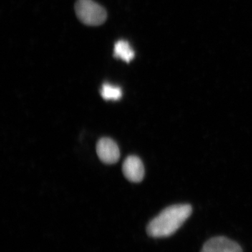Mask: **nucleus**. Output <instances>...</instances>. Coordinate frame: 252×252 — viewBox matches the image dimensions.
<instances>
[{
    "instance_id": "2",
    "label": "nucleus",
    "mask_w": 252,
    "mask_h": 252,
    "mask_svg": "<svg viewBox=\"0 0 252 252\" xmlns=\"http://www.w3.org/2000/svg\"><path fill=\"white\" fill-rule=\"evenodd\" d=\"M75 11L78 18L87 26H100L107 19L105 9L93 0H78Z\"/></svg>"
},
{
    "instance_id": "5",
    "label": "nucleus",
    "mask_w": 252,
    "mask_h": 252,
    "mask_svg": "<svg viewBox=\"0 0 252 252\" xmlns=\"http://www.w3.org/2000/svg\"><path fill=\"white\" fill-rule=\"evenodd\" d=\"M123 172L130 182L135 183L142 182L144 177V167L142 160L135 156L127 157L123 165Z\"/></svg>"
},
{
    "instance_id": "1",
    "label": "nucleus",
    "mask_w": 252,
    "mask_h": 252,
    "mask_svg": "<svg viewBox=\"0 0 252 252\" xmlns=\"http://www.w3.org/2000/svg\"><path fill=\"white\" fill-rule=\"evenodd\" d=\"M189 204H178L166 207L149 222L147 231L154 238H164L175 234L191 215Z\"/></svg>"
},
{
    "instance_id": "6",
    "label": "nucleus",
    "mask_w": 252,
    "mask_h": 252,
    "mask_svg": "<svg viewBox=\"0 0 252 252\" xmlns=\"http://www.w3.org/2000/svg\"><path fill=\"white\" fill-rule=\"evenodd\" d=\"M114 56L124 62L130 63L135 57V52L127 41L119 40L114 46Z\"/></svg>"
},
{
    "instance_id": "3",
    "label": "nucleus",
    "mask_w": 252,
    "mask_h": 252,
    "mask_svg": "<svg viewBox=\"0 0 252 252\" xmlns=\"http://www.w3.org/2000/svg\"><path fill=\"white\" fill-rule=\"evenodd\" d=\"M97 156L106 164H114L120 158V151L117 143L109 138H102L96 147Z\"/></svg>"
},
{
    "instance_id": "7",
    "label": "nucleus",
    "mask_w": 252,
    "mask_h": 252,
    "mask_svg": "<svg viewBox=\"0 0 252 252\" xmlns=\"http://www.w3.org/2000/svg\"><path fill=\"white\" fill-rule=\"evenodd\" d=\"M101 95L105 100H119L122 97V91L119 86L106 83L102 86Z\"/></svg>"
},
{
    "instance_id": "4",
    "label": "nucleus",
    "mask_w": 252,
    "mask_h": 252,
    "mask_svg": "<svg viewBox=\"0 0 252 252\" xmlns=\"http://www.w3.org/2000/svg\"><path fill=\"white\" fill-rule=\"evenodd\" d=\"M201 252H243V249L230 239L225 237H215L207 240L203 245Z\"/></svg>"
}]
</instances>
